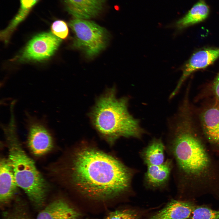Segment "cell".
Returning a JSON list of instances; mask_svg holds the SVG:
<instances>
[{
    "mask_svg": "<svg viewBox=\"0 0 219 219\" xmlns=\"http://www.w3.org/2000/svg\"><path fill=\"white\" fill-rule=\"evenodd\" d=\"M71 188L84 198L106 202L129 191L133 172L117 158L82 143L71 151L64 168Z\"/></svg>",
    "mask_w": 219,
    "mask_h": 219,
    "instance_id": "6da1fadb",
    "label": "cell"
},
{
    "mask_svg": "<svg viewBox=\"0 0 219 219\" xmlns=\"http://www.w3.org/2000/svg\"><path fill=\"white\" fill-rule=\"evenodd\" d=\"M193 119L188 110L172 118L169 126L170 151L188 189L192 192H217L219 172Z\"/></svg>",
    "mask_w": 219,
    "mask_h": 219,
    "instance_id": "7a4b0ae2",
    "label": "cell"
},
{
    "mask_svg": "<svg viewBox=\"0 0 219 219\" xmlns=\"http://www.w3.org/2000/svg\"><path fill=\"white\" fill-rule=\"evenodd\" d=\"M114 87L97 100L90 113L93 126L100 135L112 144L121 137L140 138L145 131L128 110L129 98H118Z\"/></svg>",
    "mask_w": 219,
    "mask_h": 219,
    "instance_id": "3957f363",
    "label": "cell"
},
{
    "mask_svg": "<svg viewBox=\"0 0 219 219\" xmlns=\"http://www.w3.org/2000/svg\"><path fill=\"white\" fill-rule=\"evenodd\" d=\"M2 127L8 147V160L17 184L35 206L41 207L44 204L47 191L46 182L21 145L15 119L10 118L8 124Z\"/></svg>",
    "mask_w": 219,
    "mask_h": 219,
    "instance_id": "277c9868",
    "label": "cell"
},
{
    "mask_svg": "<svg viewBox=\"0 0 219 219\" xmlns=\"http://www.w3.org/2000/svg\"><path fill=\"white\" fill-rule=\"evenodd\" d=\"M69 25L75 34L73 47L83 51L88 57L96 55L106 47L107 31L94 22L75 18L70 21Z\"/></svg>",
    "mask_w": 219,
    "mask_h": 219,
    "instance_id": "5b68a950",
    "label": "cell"
},
{
    "mask_svg": "<svg viewBox=\"0 0 219 219\" xmlns=\"http://www.w3.org/2000/svg\"><path fill=\"white\" fill-rule=\"evenodd\" d=\"M61 39L50 33L35 36L29 42L20 56L21 61H41L51 56L57 49Z\"/></svg>",
    "mask_w": 219,
    "mask_h": 219,
    "instance_id": "8992f818",
    "label": "cell"
},
{
    "mask_svg": "<svg viewBox=\"0 0 219 219\" xmlns=\"http://www.w3.org/2000/svg\"><path fill=\"white\" fill-rule=\"evenodd\" d=\"M28 146L36 156H42L52 148L54 140L48 128L40 120L30 117L27 121Z\"/></svg>",
    "mask_w": 219,
    "mask_h": 219,
    "instance_id": "52a82bcc",
    "label": "cell"
},
{
    "mask_svg": "<svg viewBox=\"0 0 219 219\" xmlns=\"http://www.w3.org/2000/svg\"><path fill=\"white\" fill-rule=\"evenodd\" d=\"M219 57V47L204 49L193 54L184 66L182 75L169 98H172L177 93L183 82L192 73L207 67Z\"/></svg>",
    "mask_w": 219,
    "mask_h": 219,
    "instance_id": "ba28073f",
    "label": "cell"
},
{
    "mask_svg": "<svg viewBox=\"0 0 219 219\" xmlns=\"http://www.w3.org/2000/svg\"><path fill=\"white\" fill-rule=\"evenodd\" d=\"M200 118L205 137L214 151L219 154V103L215 102L204 109Z\"/></svg>",
    "mask_w": 219,
    "mask_h": 219,
    "instance_id": "9c48e42d",
    "label": "cell"
},
{
    "mask_svg": "<svg viewBox=\"0 0 219 219\" xmlns=\"http://www.w3.org/2000/svg\"><path fill=\"white\" fill-rule=\"evenodd\" d=\"M66 10L75 19H88L102 12L106 0H63Z\"/></svg>",
    "mask_w": 219,
    "mask_h": 219,
    "instance_id": "30bf717a",
    "label": "cell"
},
{
    "mask_svg": "<svg viewBox=\"0 0 219 219\" xmlns=\"http://www.w3.org/2000/svg\"><path fill=\"white\" fill-rule=\"evenodd\" d=\"M82 214L66 200L57 199L38 214L36 219H79Z\"/></svg>",
    "mask_w": 219,
    "mask_h": 219,
    "instance_id": "8fae6325",
    "label": "cell"
},
{
    "mask_svg": "<svg viewBox=\"0 0 219 219\" xmlns=\"http://www.w3.org/2000/svg\"><path fill=\"white\" fill-rule=\"evenodd\" d=\"M196 206L192 202L172 200L147 219L190 218Z\"/></svg>",
    "mask_w": 219,
    "mask_h": 219,
    "instance_id": "7c38bea8",
    "label": "cell"
},
{
    "mask_svg": "<svg viewBox=\"0 0 219 219\" xmlns=\"http://www.w3.org/2000/svg\"><path fill=\"white\" fill-rule=\"evenodd\" d=\"M18 186L12 167L8 160L2 158L0 162V201L5 203L13 197Z\"/></svg>",
    "mask_w": 219,
    "mask_h": 219,
    "instance_id": "4fadbf2b",
    "label": "cell"
},
{
    "mask_svg": "<svg viewBox=\"0 0 219 219\" xmlns=\"http://www.w3.org/2000/svg\"><path fill=\"white\" fill-rule=\"evenodd\" d=\"M172 168V162L170 159H167L160 165L147 166L144 177L146 186L154 189L165 186L169 180Z\"/></svg>",
    "mask_w": 219,
    "mask_h": 219,
    "instance_id": "5bb4252c",
    "label": "cell"
},
{
    "mask_svg": "<svg viewBox=\"0 0 219 219\" xmlns=\"http://www.w3.org/2000/svg\"><path fill=\"white\" fill-rule=\"evenodd\" d=\"M209 13L208 5L203 1H200L185 15L176 22L175 26L178 30L183 29L203 21L207 18Z\"/></svg>",
    "mask_w": 219,
    "mask_h": 219,
    "instance_id": "9a60e30c",
    "label": "cell"
},
{
    "mask_svg": "<svg viewBox=\"0 0 219 219\" xmlns=\"http://www.w3.org/2000/svg\"><path fill=\"white\" fill-rule=\"evenodd\" d=\"M165 149L161 139H154L141 151V156L147 166L160 165L164 162Z\"/></svg>",
    "mask_w": 219,
    "mask_h": 219,
    "instance_id": "2e32d148",
    "label": "cell"
},
{
    "mask_svg": "<svg viewBox=\"0 0 219 219\" xmlns=\"http://www.w3.org/2000/svg\"><path fill=\"white\" fill-rule=\"evenodd\" d=\"M39 0H20L19 9L7 27L1 32V39L7 43L17 26L27 17Z\"/></svg>",
    "mask_w": 219,
    "mask_h": 219,
    "instance_id": "e0dca14e",
    "label": "cell"
},
{
    "mask_svg": "<svg viewBox=\"0 0 219 219\" xmlns=\"http://www.w3.org/2000/svg\"><path fill=\"white\" fill-rule=\"evenodd\" d=\"M190 219H219V210L205 206H196Z\"/></svg>",
    "mask_w": 219,
    "mask_h": 219,
    "instance_id": "ac0fdd59",
    "label": "cell"
},
{
    "mask_svg": "<svg viewBox=\"0 0 219 219\" xmlns=\"http://www.w3.org/2000/svg\"><path fill=\"white\" fill-rule=\"evenodd\" d=\"M141 214L131 209H117L109 212L106 219H140Z\"/></svg>",
    "mask_w": 219,
    "mask_h": 219,
    "instance_id": "d6986e66",
    "label": "cell"
},
{
    "mask_svg": "<svg viewBox=\"0 0 219 219\" xmlns=\"http://www.w3.org/2000/svg\"><path fill=\"white\" fill-rule=\"evenodd\" d=\"M51 29L53 34L61 39H66L68 34V25L62 20H57L53 22Z\"/></svg>",
    "mask_w": 219,
    "mask_h": 219,
    "instance_id": "ffe728a7",
    "label": "cell"
},
{
    "mask_svg": "<svg viewBox=\"0 0 219 219\" xmlns=\"http://www.w3.org/2000/svg\"><path fill=\"white\" fill-rule=\"evenodd\" d=\"M211 90L215 99V102L219 103V73L213 82Z\"/></svg>",
    "mask_w": 219,
    "mask_h": 219,
    "instance_id": "44dd1931",
    "label": "cell"
},
{
    "mask_svg": "<svg viewBox=\"0 0 219 219\" xmlns=\"http://www.w3.org/2000/svg\"><path fill=\"white\" fill-rule=\"evenodd\" d=\"M7 219H27L22 213H15L11 215Z\"/></svg>",
    "mask_w": 219,
    "mask_h": 219,
    "instance_id": "7402d4cb",
    "label": "cell"
},
{
    "mask_svg": "<svg viewBox=\"0 0 219 219\" xmlns=\"http://www.w3.org/2000/svg\"><path fill=\"white\" fill-rule=\"evenodd\" d=\"M93 219L87 218V219ZM103 219H105V218H103Z\"/></svg>",
    "mask_w": 219,
    "mask_h": 219,
    "instance_id": "603a6c76",
    "label": "cell"
}]
</instances>
